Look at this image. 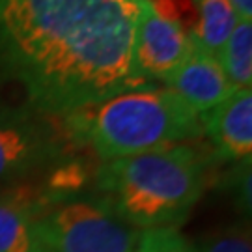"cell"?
Segmentation results:
<instances>
[{
  "mask_svg": "<svg viewBox=\"0 0 252 252\" xmlns=\"http://www.w3.org/2000/svg\"><path fill=\"white\" fill-rule=\"evenodd\" d=\"M146 0H0V86L63 118L136 88L131 54Z\"/></svg>",
  "mask_w": 252,
  "mask_h": 252,
  "instance_id": "6da1fadb",
  "label": "cell"
},
{
  "mask_svg": "<svg viewBox=\"0 0 252 252\" xmlns=\"http://www.w3.org/2000/svg\"><path fill=\"white\" fill-rule=\"evenodd\" d=\"M219 166L198 140L99 162L92 190L140 232L180 230L215 183Z\"/></svg>",
  "mask_w": 252,
  "mask_h": 252,
  "instance_id": "7a4b0ae2",
  "label": "cell"
},
{
  "mask_svg": "<svg viewBox=\"0 0 252 252\" xmlns=\"http://www.w3.org/2000/svg\"><path fill=\"white\" fill-rule=\"evenodd\" d=\"M75 146L99 162L204 138L200 116L164 86L122 92L63 116Z\"/></svg>",
  "mask_w": 252,
  "mask_h": 252,
  "instance_id": "3957f363",
  "label": "cell"
},
{
  "mask_svg": "<svg viewBox=\"0 0 252 252\" xmlns=\"http://www.w3.org/2000/svg\"><path fill=\"white\" fill-rule=\"evenodd\" d=\"M140 237L92 189L47 196L39 215L43 252H136Z\"/></svg>",
  "mask_w": 252,
  "mask_h": 252,
  "instance_id": "277c9868",
  "label": "cell"
},
{
  "mask_svg": "<svg viewBox=\"0 0 252 252\" xmlns=\"http://www.w3.org/2000/svg\"><path fill=\"white\" fill-rule=\"evenodd\" d=\"M63 118L27 105H0V190L45 178L81 155Z\"/></svg>",
  "mask_w": 252,
  "mask_h": 252,
  "instance_id": "5b68a950",
  "label": "cell"
},
{
  "mask_svg": "<svg viewBox=\"0 0 252 252\" xmlns=\"http://www.w3.org/2000/svg\"><path fill=\"white\" fill-rule=\"evenodd\" d=\"M190 51L192 41L189 34L178 25L155 15L146 2L133 41L131 81L136 88L162 82L187 60Z\"/></svg>",
  "mask_w": 252,
  "mask_h": 252,
  "instance_id": "8992f818",
  "label": "cell"
},
{
  "mask_svg": "<svg viewBox=\"0 0 252 252\" xmlns=\"http://www.w3.org/2000/svg\"><path fill=\"white\" fill-rule=\"evenodd\" d=\"M206 144L220 164L251 159L252 90H235L217 107L200 114Z\"/></svg>",
  "mask_w": 252,
  "mask_h": 252,
  "instance_id": "52a82bcc",
  "label": "cell"
},
{
  "mask_svg": "<svg viewBox=\"0 0 252 252\" xmlns=\"http://www.w3.org/2000/svg\"><path fill=\"white\" fill-rule=\"evenodd\" d=\"M45 202L41 180L0 190V252H43L39 215Z\"/></svg>",
  "mask_w": 252,
  "mask_h": 252,
  "instance_id": "ba28073f",
  "label": "cell"
},
{
  "mask_svg": "<svg viewBox=\"0 0 252 252\" xmlns=\"http://www.w3.org/2000/svg\"><path fill=\"white\" fill-rule=\"evenodd\" d=\"M162 84L180 95L198 116L217 107L235 92L219 60L196 45H192L187 60L170 73Z\"/></svg>",
  "mask_w": 252,
  "mask_h": 252,
  "instance_id": "9c48e42d",
  "label": "cell"
},
{
  "mask_svg": "<svg viewBox=\"0 0 252 252\" xmlns=\"http://www.w3.org/2000/svg\"><path fill=\"white\" fill-rule=\"evenodd\" d=\"M196 23L190 32L192 45L211 56H219L222 45L237 25L230 0H194Z\"/></svg>",
  "mask_w": 252,
  "mask_h": 252,
  "instance_id": "30bf717a",
  "label": "cell"
},
{
  "mask_svg": "<svg viewBox=\"0 0 252 252\" xmlns=\"http://www.w3.org/2000/svg\"><path fill=\"white\" fill-rule=\"evenodd\" d=\"M234 90L252 86V23L237 21L234 32L217 56Z\"/></svg>",
  "mask_w": 252,
  "mask_h": 252,
  "instance_id": "8fae6325",
  "label": "cell"
},
{
  "mask_svg": "<svg viewBox=\"0 0 252 252\" xmlns=\"http://www.w3.org/2000/svg\"><path fill=\"white\" fill-rule=\"evenodd\" d=\"M192 245L196 252H252L251 222L241 219L239 222L217 228Z\"/></svg>",
  "mask_w": 252,
  "mask_h": 252,
  "instance_id": "7c38bea8",
  "label": "cell"
},
{
  "mask_svg": "<svg viewBox=\"0 0 252 252\" xmlns=\"http://www.w3.org/2000/svg\"><path fill=\"white\" fill-rule=\"evenodd\" d=\"M220 180L222 190L228 192L235 209L243 215V219L251 217L252 211V192H251V159L232 162L224 174H217Z\"/></svg>",
  "mask_w": 252,
  "mask_h": 252,
  "instance_id": "4fadbf2b",
  "label": "cell"
},
{
  "mask_svg": "<svg viewBox=\"0 0 252 252\" xmlns=\"http://www.w3.org/2000/svg\"><path fill=\"white\" fill-rule=\"evenodd\" d=\"M136 252H196L192 241H189L180 230L161 228L142 232Z\"/></svg>",
  "mask_w": 252,
  "mask_h": 252,
  "instance_id": "5bb4252c",
  "label": "cell"
},
{
  "mask_svg": "<svg viewBox=\"0 0 252 252\" xmlns=\"http://www.w3.org/2000/svg\"><path fill=\"white\" fill-rule=\"evenodd\" d=\"M155 15L181 27L187 34L192 32L196 23L194 0H146Z\"/></svg>",
  "mask_w": 252,
  "mask_h": 252,
  "instance_id": "9a60e30c",
  "label": "cell"
},
{
  "mask_svg": "<svg viewBox=\"0 0 252 252\" xmlns=\"http://www.w3.org/2000/svg\"><path fill=\"white\" fill-rule=\"evenodd\" d=\"M237 21H251L252 19V0H230Z\"/></svg>",
  "mask_w": 252,
  "mask_h": 252,
  "instance_id": "2e32d148",
  "label": "cell"
}]
</instances>
